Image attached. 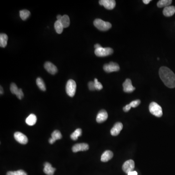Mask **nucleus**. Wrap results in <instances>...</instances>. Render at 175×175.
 I'll list each match as a JSON object with an SVG mask.
<instances>
[{
    "mask_svg": "<svg viewBox=\"0 0 175 175\" xmlns=\"http://www.w3.org/2000/svg\"><path fill=\"white\" fill-rule=\"evenodd\" d=\"M159 75L165 86L169 88H175V73L170 69L164 66L160 67L159 70Z\"/></svg>",
    "mask_w": 175,
    "mask_h": 175,
    "instance_id": "f257e3e1",
    "label": "nucleus"
},
{
    "mask_svg": "<svg viewBox=\"0 0 175 175\" xmlns=\"http://www.w3.org/2000/svg\"><path fill=\"white\" fill-rule=\"evenodd\" d=\"M93 24L95 27L100 31H107L112 28V24L109 22L104 21L101 19H97L94 21Z\"/></svg>",
    "mask_w": 175,
    "mask_h": 175,
    "instance_id": "f03ea898",
    "label": "nucleus"
},
{
    "mask_svg": "<svg viewBox=\"0 0 175 175\" xmlns=\"http://www.w3.org/2000/svg\"><path fill=\"white\" fill-rule=\"evenodd\" d=\"M149 112L153 115L160 117L163 115V109L156 102H152L149 106Z\"/></svg>",
    "mask_w": 175,
    "mask_h": 175,
    "instance_id": "7ed1b4c3",
    "label": "nucleus"
},
{
    "mask_svg": "<svg viewBox=\"0 0 175 175\" xmlns=\"http://www.w3.org/2000/svg\"><path fill=\"white\" fill-rule=\"evenodd\" d=\"M76 84L73 80L70 79L67 81L66 85V92L70 97H73L76 93Z\"/></svg>",
    "mask_w": 175,
    "mask_h": 175,
    "instance_id": "20e7f679",
    "label": "nucleus"
},
{
    "mask_svg": "<svg viewBox=\"0 0 175 175\" xmlns=\"http://www.w3.org/2000/svg\"><path fill=\"white\" fill-rule=\"evenodd\" d=\"M113 53V50L111 48H103L95 49V53L96 56L99 57H104L106 56L112 55Z\"/></svg>",
    "mask_w": 175,
    "mask_h": 175,
    "instance_id": "39448f33",
    "label": "nucleus"
},
{
    "mask_svg": "<svg viewBox=\"0 0 175 175\" xmlns=\"http://www.w3.org/2000/svg\"><path fill=\"white\" fill-rule=\"evenodd\" d=\"M103 69L107 73L114 72L119 71L120 67L119 65L115 62H111L109 64H105Z\"/></svg>",
    "mask_w": 175,
    "mask_h": 175,
    "instance_id": "423d86ee",
    "label": "nucleus"
},
{
    "mask_svg": "<svg viewBox=\"0 0 175 175\" xmlns=\"http://www.w3.org/2000/svg\"><path fill=\"white\" fill-rule=\"evenodd\" d=\"M135 168V163L132 160H127L123 164L122 169L125 173L128 174L130 172L133 171Z\"/></svg>",
    "mask_w": 175,
    "mask_h": 175,
    "instance_id": "0eeeda50",
    "label": "nucleus"
},
{
    "mask_svg": "<svg viewBox=\"0 0 175 175\" xmlns=\"http://www.w3.org/2000/svg\"><path fill=\"white\" fill-rule=\"evenodd\" d=\"M14 136L15 140L21 144H26L28 141L27 136L20 132H16L14 133Z\"/></svg>",
    "mask_w": 175,
    "mask_h": 175,
    "instance_id": "6e6552de",
    "label": "nucleus"
},
{
    "mask_svg": "<svg viewBox=\"0 0 175 175\" xmlns=\"http://www.w3.org/2000/svg\"><path fill=\"white\" fill-rule=\"evenodd\" d=\"M99 4L108 10H112L115 6L116 2L114 0H100Z\"/></svg>",
    "mask_w": 175,
    "mask_h": 175,
    "instance_id": "1a4fd4ad",
    "label": "nucleus"
},
{
    "mask_svg": "<svg viewBox=\"0 0 175 175\" xmlns=\"http://www.w3.org/2000/svg\"><path fill=\"white\" fill-rule=\"evenodd\" d=\"M123 89L125 92L131 93L135 89V88L132 85V82L130 79H127L123 84Z\"/></svg>",
    "mask_w": 175,
    "mask_h": 175,
    "instance_id": "9d476101",
    "label": "nucleus"
},
{
    "mask_svg": "<svg viewBox=\"0 0 175 175\" xmlns=\"http://www.w3.org/2000/svg\"><path fill=\"white\" fill-rule=\"evenodd\" d=\"M89 149L88 144L86 143H80L77 144L73 145L72 147V151L73 152H77L79 151H84Z\"/></svg>",
    "mask_w": 175,
    "mask_h": 175,
    "instance_id": "9b49d317",
    "label": "nucleus"
},
{
    "mask_svg": "<svg viewBox=\"0 0 175 175\" xmlns=\"http://www.w3.org/2000/svg\"><path fill=\"white\" fill-rule=\"evenodd\" d=\"M108 118V114L104 109H102L99 112L97 117H96V121L98 123H102L107 120Z\"/></svg>",
    "mask_w": 175,
    "mask_h": 175,
    "instance_id": "f8f14e48",
    "label": "nucleus"
},
{
    "mask_svg": "<svg viewBox=\"0 0 175 175\" xmlns=\"http://www.w3.org/2000/svg\"><path fill=\"white\" fill-rule=\"evenodd\" d=\"M123 128V125L122 123L120 122L115 123L113 128L111 129V133L112 135L114 136L118 135V134L120 133L121 131H122Z\"/></svg>",
    "mask_w": 175,
    "mask_h": 175,
    "instance_id": "ddd939ff",
    "label": "nucleus"
},
{
    "mask_svg": "<svg viewBox=\"0 0 175 175\" xmlns=\"http://www.w3.org/2000/svg\"><path fill=\"white\" fill-rule=\"evenodd\" d=\"M44 68L49 73L52 75H55L57 72V67L50 62H46L44 64Z\"/></svg>",
    "mask_w": 175,
    "mask_h": 175,
    "instance_id": "4468645a",
    "label": "nucleus"
},
{
    "mask_svg": "<svg viewBox=\"0 0 175 175\" xmlns=\"http://www.w3.org/2000/svg\"><path fill=\"white\" fill-rule=\"evenodd\" d=\"M44 172L47 175H53L56 171V168L53 167L50 163L46 162L44 164Z\"/></svg>",
    "mask_w": 175,
    "mask_h": 175,
    "instance_id": "2eb2a0df",
    "label": "nucleus"
},
{
    "mask_svg": "<svg viewBox=\"0 0 175 175\" xmlns=\"http://www.w3.org/2000/svg\"><path fill=\"white\" fill-rule=\"evenodd\" d=\"M113 156V154L112 152L110 150H106L101 156V160L102 162H107V161L111 160Z\"/></svg>",
    "mask_w": 175,
    "mask_h": 175,
    "instance_id": "dca6fc26",
    "label": "nucleus"
},
{
    "mask_svg": "<svg viewBox=\"0 0 175 175\" xmlns=\"http://www.w3.org/2000/svg\"><path fill=\"white\" fill-rule=\"evenodd\" d=\"M175 13V6H168L165 7L163 10V14L166 17H171Z\"/></svg>",
    "mask_w": 175,
    "mask_h": 175,
    "instance_id": "f3484780",
    "label": "nucleus"
},
{
    "mask_svg": "<svg viewBox=\"0 0 175 175\" xmlns=\"http://www.w3.org/2000/svg\"><path fill=\"white\" fill-rule=\"evenodd\" d=\"M37 121L36 116L35 114H31L25 120V122L28 125L32 126L36 123Z\"/></svg>",
    "mask_w": 175,
    "mask_h": 175,
    "instance_id": "a211bd4d",
    "label": "nucleus"
},
{
    "mask_svg": "<svg viewBox=\"0 0 175 175\" xmlns=\"http://www.w3.org/2000/svg\"><path fill=\"white\" fill-rule=\"evenodd\" d=\"M8 36L5 34L1 33L0 34V46L1 47H6L8 44Z\"/></svg>",
    "mask_w": 175,
    "mask_h": 175,
    "instance_id": "6ab92c4d",
    "label": "nucleus"
},
{
    "mask_svg": "<svg viewBox=\"0 0 175 175\" xmlns=\"http://www.w3.org/2000/svg\"><path fill=\"white\" fill-rule=\"evenodd\" d=\"M63 26L64 28H67L69 27L70 24V21L68 16L67 15H64L62 16V18L60 21Z\"/></svg>",
    "mask_w": 175,
    "mask_h": 175,
    "instance_id": "aec40b11",
    "label": "nucleus"
},
{
    "mask_svg": "<svg viewBox=\"0 0 175 175\" xmlns=\"http://www.w3.org/2000/svg\"><path fill=\"white\" fill-rule=\"evenodd\" d=\"M172 1L171 0H160L157 3V6L158 8H165L169 6L171 4Z\"/></svg>",
    "mask_w": 175,
    "mask_h": 175,
    "instance_id": "412c9836",
    "label": "nucleus"
},
{
    "mask_svg": "<svg viewBox=\"0 0 175 175\" xmlns=\"http://www.w3.org/2000/svg\"><path fill=\"white\" fill-rule=\"evenodd\" d=\"M54 26H55V30L57 34H60L62 33L64 27L60 21H57L55 22Z\"/></svg>",
    "mask_w": 175,
    "mask_h": 175,
    "instance_id": "4be33fe9",
    "label": "nucleus"
},
{
    "mask_svg": "<svg viewBox=\"0 0 175 175\" xmlns=\"http://www.w3.org/2000/svg\"><path fill=\"white\" fill-rule=\"evenodd\" d=\"M82 135V129L80 128H77L75 131L71 135V138L73 140H77L79 137Z\"/></svg>",
    "mask_w": 175,
    "mask_h": 175,
    "instance_id": "5701e85b",
    "label": "nucleus"
},
{
    "mask_svg": "<svg viewBox=\"0 0 175 175\" xmlns=\"http://www.w3.org/2000/svg\"><path fill=\"white\" fill-rule=\"evenodd\" d=\"M36 83L40 89L41 91H46V86L44 80L41 77H38L36 80Z\"/></svg>",
    "mask_w": 175,
    "mask_h": 175,
    "instance_id": "b1692460",
    "label": "nucleus"
},
{
    "mask_svg": "<svg viewBox=\"0 0 175 175\" xmlns=\"http://www.w3.org/2000/svg\"><path fill=\"white\" fill-rule=\"evenodd\" d=\"M30 12L29 10H22L20 11V17L23 21H25L28 19L29 17L30 16Z\"/></svg>",
    "mask_w": 175,
    "mask_h": 175,
    "instance_id": "393cba45",
    "label": "nucleus"
},
{
    "mask_svg": "<svg viewBox=\"0 0 175 175\" xmlns=\"http://www.w3.org/2000/svg\"><path fill=\"white\" fill-rule=\"evenodd\" d=\"M51 136H52V138L53 139V140L55 141V142L56 141L60 140L62 138L61 133H60V131H57V130L53 131L51 134Z\"/></svg>",
    "mask_w": 175,
    "mask_h": 175,
    "instance_id": "a878e982",
    "label": "nucleus"
},
{
    "mask_svg": "<svg viewBox=\"0 0 175 175\" xmlns=\"http://www.w3.org/2000/svg\"><path fill=\"white\" fill-rule=\"evenodd\" d=\"M6 175H28V174L24 170H19L15 171L8 172Z\"/></svg>",
    "mask_w": 175,
    "mask_h": 175,
    "instance_id": "bb28decb",
    "label": "nucleus"
},
{
    "mask_svg": "<svg viewBox=\"0 0 175 175\" xmlns=\"http://www.w3.org/2000/svg\"><path fill=\"white\" fill-rule=\"evenodd\" d=\"M10 89L11 93L16 95V96L18 95V93H19V91H20V89L18 88L16 85L14 83H11V85H10Z\"/></svg>",
    "mask_w": 175,
    "mask_h": 175,
    "instance_id": "cd10ccee",
    "label": "nucleus"
},
{
    "mask_svg": "<svg viewBox=\"0 0 175 175\" xmlns=\"http://www.w3.org/2000/svg\"><path fill=\"white\" fill-rule=\"evenodd\" d=\"M94 82H95V88L96 90H101L103 89L102 84L98 81L97 78H95Z\"/></svg>",
    "mask_w": 175,
    "mask_h": 175,
    "instance_id": "c85d7f7f",
    "label": "nucleus"
},
{
    "mask_svg": "<svg viewBox=\"0 0 175 175\" xmlns=\"http://www.w3.org/2000/svg\"><path fill=\"white\" fill-rule=\"evenodd\" d=\"M140 103L141 101L138 99L132 101L131 103H129V104L131 105V108L132 107V108H136V107H138L139 105L140 104Z\"/></svg>",
    "mask_w": 175,
    "mask_h": 175,
    "instance_id": "c756f323",
    "label": "nucleus"
},
{
    "mask_svg": "<svg viewBox=\"0 0 175 175\" xmlns=\"http://www.w3.org/2000/svg\"><path fill=\"white\" fill-rule=\"evenodd\" d=\"M88 87L89 90L91 91H95L96 89L95 88V82H92V81L89 82Z\"/></svg>",
    "mask_w": 175,
    "mask_h": 175,
    "instance_id": "7c9ffc66",
    "label": "nucleus"
},
{
    "mask_svg": "<svg viewBox=\"0 0 175 175\" xmlns=\"http://www.w3.org/2000/svg\"><path fill=\"white\" fill-rule=\"evenodd\" d=\"M16 96L17 98H19V99L20 100H21L24 97V93L22 92L21 89H20V91H19V93H18V95Z\"/></svg>",
    "mask_w": 175,
    "mask_h": 175,
    "instance_id": "2f4dec72",
    "label": "nucleus"
},
{
    "mask_svg": "<svg viewBox=\"0 0 175 175\" xmlns=\"http://www.w3.org/2000/svg\"><path fill=\"white\" fill-rule=\"evenodd\" d=\"M131 105L129 104L127 105L125 107L123 108V110L125 112H128L131 109Z\"/></svg>",
    "mask_w": 175,
    "mask_h": 175,
    "instance_id": "473e14b6",
    "label": "nucleus"
},
{
    "mask_svg": "<svg viewBox=\"0 0 175 175\" xmlns=\"http://www.w3.org/2000/svg\"><path fill=\"white\" fill-rule=\"evenodd\" d=\"M128 175H138V173L135 171H133L130 172L128 174Z\"/></svg>",
    "mask_w": 175,
    "mask_h": 175,
    "instance_id": "72a5a7b5",
    "label": "nucleus"
},
{
    "mask_svg": "<svg viewBox=\"0 0 175 175\" xmlns=\"http://www.w3.org/2000/svg\"><path fill=\"white\" fill-rule=\"evenodd\" d=\"M101 47H102L100 44H95V48L96 49L100 48Z\"/></svg>",
    "mask_w": 175,
    "mask_h": 175,
    "instance_id": "f704fd0d",
    "label": "nucleus"
},
{
    "mask_svg": "<svg viewBox=\"0 0 175 175\" xmlns=\"http://www.w3.org/2000/svg\"><path fill=\"white\" fill-rule=\"evenodd\" d=\"M49 143L51 144H53V143H55V141L53 140L52 138H51L49 139Z\"/></svg>",
    "mask_w": 175,
    "mask_h": 175,
    "instance_id": "c9c22d12",
    "label": "nucleus"
},
{
    "mask_svg": "<svg viewBox=\"0 0 175 175\" xmlns=\"http://www.w3.org/2000/svg\"><path fill=\"white\" fill-rule=\"evenodd\" d=\"M150 0H143V3H144V4H148L150 3Z\"/></svg>",
    "mask_w": 175,
    "mask_h": 175,
    "instance_id": "e433bc0d",
    "label": "nucleus"
},
{
    "mask_svg": "<svg viewBox=\"0 0 175 175\" xmlns=\"http://www.w3.org/2000/svg\"><path fill=\"white\" fill-rule=\"evenodd\" d=\"M62 16L60 15H57V21H60V20H61V18H62Z\"/></svg>",
    "mask_w": 175,
    "mask_h": 175,
    "instance_id": "4c0bfd02",
    "label": "nucleus"
},
{
    "mask_svg": "<svg viewBox=\"0 0 175 175\" xmlns=\"http://www.w3.org/2000/svg\"><path fill=\"white\" fill-rule=\"evenodd\" d=\"M4 93V91H3V87L1 86V95H3Z\"/></svg>",
    "mask_w": 175,
    "mask_h": 175,
    "instance_id": "58836bf2",
    "label": "nucleus"
},
{
    "mask_svg": "<svg viewBox=\"0 0 175 175\" xmlns=\"http://www.w3.org/2000/svg\"><path fill=\"white\" fill-rule=\"evenodd\" d=\"M157 60H160V58H157Z\"/></svg>",
    "mask_w": 175,
    "mask_h": 175,
    "instance_id": "ea45409f",
    "label": "nucleus"
}]
</instances>
